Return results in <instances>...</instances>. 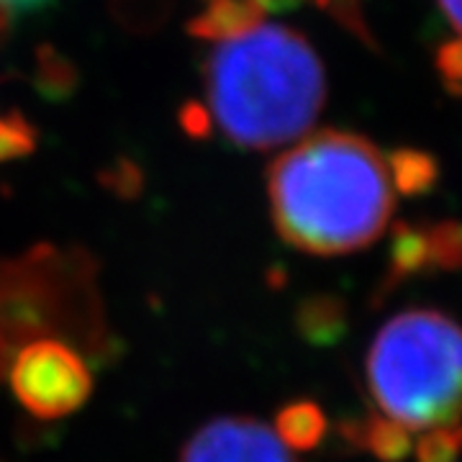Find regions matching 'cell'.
Returning <instances> with one entry per match:
<instances>
[{"mask_svg":"<svg viewBox=\"0 0 462 462\" xmlns=\"http://www.w3.org/2000/svg\"><path fill=\"white\" fill-rule=\"evenodd\" d=\"M206 44V116L231 144L298 142L327 100V75L306 36L270 21L263 0H206L190 23Z\"/></svg>","mask_w":462,"mask_h":462,"instance_id":"6da1fadb","label":"cell"},{"mask_svg":"<svg viewBox=\"0 0 462 462\" xmlns=\"http://www.w3.org/2000/svg\"><path fill=\"white\" fill-rule=\"evenodd\" d=\"M434 167L424 154H388L349 132H319L275 160L270 211L291 247L337 257L370 247L388 229L398 196L427 190Z\"/></svg>","mask_w":462,"mask_h":462,"instance_id":"7a4b0ae2","label":"cell"},{"mask_svg":"<svg viewBox=\"0 0 462 462\" xmlns=\"http://www.w3.org/2000/svg\"><path fill=\"white\" fill-rule=\"evenodd\" d=\"M367 388L378 419L370 447L401 460L419 439L462 427V324L437 309L401 311L367 352Z\"/></svg>","mask_w":462,"mask_h":462,"instance_id":"3957f363","label":"cell"},{"mask_svg":"<svg viewBox=\"0 0 462 462\" xmlns=\"http://www.w3.org/2000/svg\"><path fill=\"white\" fill-rule=\"evenodd\" d=\"M11 385L29 411L60 419L83 406L93 380L75 349L60 339H36L11 365Z\"/></svg>","mask_w":462,"mask_h":462,"instance_id":"277c9868","label":"cell"},{"mask_svg":"<svg viewBox=\"0 0 462 462\" xmlns=\"http://www.w3.org/2000/svg\"><path fill=\"white\" fill-rule=\"evenodd\" d=\"M182 462H296L291 442L257 419H218L199 430Z\"/></svg>","mask_w":462,"mask_h":462,"instance_id":"5b68a950","label":"cell"},{"mask_svg":"<svg viewBox=\"0 0 462 462\" xmlns=\"http://www.w3.org/2000/svg\"><path fill=\"white\" fill-rule=\"evenodd\" d=\"M267 5V0H263ZM319 8L331 11L337 18H342L346 26H352L355 32H363V23H360V11H357V3L360 0H314Z\"/></svg>","mask_w":462,"mask_h":462,"instance_id":"8992f818","label":"cell"},{"mask_svg":"<svg viewBox=\"0 0 462 462\" xmlns=\"http://www.w3.org/2000/svg\"><path fill=\"white\" fill-rule=\"evenodd\" d=\"M439 8L445 14L447 23L452 26V32L460 36V42H455V44L462 47V0H439Z\"/></svg>","mask_w":462,"mask_h":462,"instance_id":"52a82bcc","label":"cell"},{"mask_svg":"<svg viewBox=\"0 0 462 462\" xmlns=\"http://www.w3.org/2000/svg\"><path fill=\"white\" fill-rule=\"evenodd\" d=\"M47 3L50 0H0V11H36Z\"/></svg>","mask_w":462,"mask_h":462,"instance_id":"ba28073f","label":"cell"}]
</instances>
